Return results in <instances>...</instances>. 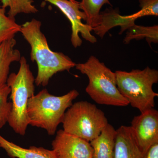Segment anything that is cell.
Segmentation results:
<instances>
[{"mask_svg": "<svg viewBox=\"0 0 158 158\" xmlns=\"http://www.w3.org/2000/svg\"><path fill=\"white\" fill-rule=\"evenodd\" d=\"M11 90L7 84L0 86V129L8 122L11 109V102H8Z\"/></svg>", "mask_w": 158, "mask_h": 158, "instance_id": "obj_19", "label": "cell"}, {"mask_svg": "<svg viewBox=\"0 0 158 158\" xmlns=\"http://www.w3.org/2000/svg\"><path fill=\"white\" fill-rule=\"evenodd\" d=\"M75 67L88 77L86 92L97 103L121 107L129 105L117 88L115 73L96 57L91 56L85 63L76 64Z\"/></svg>", "mask_w": 158, "mask_h": 158, "instance_id": "obj_3", "label": "cell"}, {"mask_svg": "<svg viewBox=\"0 0 158 158\" xmlns=\"http://www.w3.org/2000/svg\"><path fill=\"white\" fill-rule=\"evenodd\" d=\"M16 44L13 38L0 44V86L6 84L11 63L19 62L21 57L19 51L15 48Z\"/></svg>", "mask_w": 158, "mask_h": 158, "instance_id": "obj_14", "label": "cell"}, {"mask_svg": "<svg viewBox=\"0 0 158 158\" xmlns=\"http://www.w3.org/2000/svg\"><path fill=\"white\" fill-rule=\"evenodd\" d=\"M116 132L114 158H144L131 127L121 126Z\"/></svg>", "mask_w": 158, "mask_h": 158, "instance_id": "obj_10", "label": "cell"}, {"mask_svg": "<svg viewBox=\"0 0 158 158\" xmlns=\"http://www.w3.org/2000/svg\"><path fill=\"white\" fill-rule=\"evenodd\" d=\"M44 1L58 7L70 22L72 28L71 41L74 47L76 48L81 45L82 40L79 36V34L88 42L92 44L97 42L96 37L91 34L92 28L82 23V20L85 21L86 17L85 13L80 9L79 2L69 0Z\"/></svg>", "mask_w": 158, "mask_h": 158, "instance_id": "obj_7", "label": "cell"}, {"mask_svg": "<svg viewBox=\"0 0 158 158\" xmlns=\"http://www.w3.org/2000/svg\"><path fill=\"white\" fill-rule=\"evenodd\" d=\"M19 62L17 73L10 74L6 82L11 100L8 123L16 134L23 136L29 125L27 107L29 99L34 95L35 78L26 58L22 56Z\"/></svg>", "mask_w": 158, "mask_h": 158, "instance_id": "obj_4", "label": "cell"}, {"mask_svg": "<svg viewBox=\"0 0 158 158\" xmlns=\"http://www.w3.org/2000/svg\"><path fill=\"white\" fill-rule=\"evenodd\" d=\"M111 5L109 0H81L79 7L86 15V24L92 29L100 23L101 9L105 4Z\"/></svg>", "mask_w": 158, "mask_h": 158, "instance_id": "obj_16", "label": "cell"}, {"mask_svg": "<svg viewBox=\"0 0 158 158\" xmlns=\"http://www.w3.org/2000/svg\"><path fill=\"white\" fill-rule=\"evenodd\" d=\"M118 91L133 107L141 113L154 107L155 98L158 94L152 89L158 82V71L148 66L143 70L115 72Z\"/></svg>", "mask_w": 158, "mask_h": 158, "instance_id": "obj_5", "label": "cell"}, {"mask_svg": "<svg viewBox=\"0 0 158 158\" xmlns=\"http://www.w3.org/2000/svg\"><path fill=\"white\" fill-rule=\"evenodd\" d=\"M6 12V9L0 8V44L14 38L20 31L21 26L16 23L15 19L9 17Z\"/></svg>", "mask_w": 158, "mask_h": 158, "instance_id": "obj_18", "label": "cell"}, {"mask_svg": "<svg viewBox=\"0 0 158 158\" xmlns=\"http://www.w3.org/2000/svg\"><path fill=\"white\" fill-rule=\"evenodd\" d=\"M69 1H71V2H74L75 0H69Z\"/></svg>", "mask_w": 158, "mask_h": 158, "instance_id": "obj_22", "label": "cell"}, {"mask_svg": "<svg viewBox=\"0 0 158 158\" xmlns=\"http://www.w3.org/2000/svg\"><path fill=\"white\" fill-rule=\"evenodd\" d=\"M141 9L135 13L138 18L153 15L158 16V0H139Z\"/></svg>", "mask_w": 158, "mask_h": 158, "instance_id": "obj_20", "label": "cell"}, {"mask_svg": "<svg viewBox=\"0 0 158 158\" xmlns=\"http://www.w3.org/2000/svg\"><path fill=\"white\" fill-rule=\"evenodd\" d=\"M116 132L108 123L100 135L90 143L93 148L92 158H114Z\"/></svg>", "mask_w": 158, "mask_h": 158, "instance_id": "obj_12", "label": "cell"}, {"mask_svg": "<svg viewBox=\"0 0 158 158\" xmlns=\"http://www.w3.org/2000/svg\"><path fill=\"white\" fill-rule=\"evenodd\" d=\"M123 43L128 44L133 40H140L145 38L151 46V43H158V26L144 27L134 24L127 30Z\"/></svg>", "mask_w": 158, "mask_h": 158, "instance_id": "obj_15", "label": "cell"}, {"mask_svg": "<svg viewBox=\"0 0 158 158\" xmlns=\"http://www.w3.org/2000/svg\"><path fill=\"white\" fill-rule=\"evenodd\" d=\"M79 95L76 90L61 96L50 94L46 89L41 90L28 102L29 125L44 129L50 135H55L58 126L63 121L66 110Z\"/></svg>", "mask_w": 158, "mask_h": 158, "instance_id": "obj_2", "label": "cell"}, {"mask_svg": "<svg viewBox=\"0 0 158 158\" xmlns=\"http://www.w3.org/2000/svg\"><path fill=\"white\" fill-rule=\"evenodd\" d=\"M52 150L59 158H92L90 142L60 130L52 142Z\"/></svg>", "mask_w": 158, "mask_h": 158, "instance_id": "obj_9", "label": "cell"}, {"mask_svg": "<svg viewBox=\"0 0 158 158\" xmlns=\"http://www.w3.org/2000/svg\"><path fill=\"white\" fill-rule=\"evenodd\" d=\"M2 8L6 9L9 8L8 15L15 19L18 14H35L38 9L33 5V0H1Z\"/></svg>", "mask_w": 158, "mask_h": 158, "instance_id": "obj_17", "label": "cell"}, {"mask_svg": "<svg viewBox=\"0 0 158 158\" xmlns=\"http://www.w3.org/2000/svg\"><path fill=\"white\" fill-rule=\"evenodd\" d=\"M0 147L11 158H59L53 150L31 146L23 148L6 140L0 135Z\"/></svg>", "mask_w": 158, "mask_h": 158, "instance_id": "obj_13", "label": "cell"}, {"mask_svg": "<svg viewBox=\"0 0 158 158\" xmlns=\"http://www.w3.org/2000/svg\"><path fill=\"white\" fill-rule=\"evenodd\" d=\"M133 118L131 127L141 151L146 154L150 148L158 143V112L151 108Z\"/></svg>", "mask_w": 158, "mask_h": 158, "instance_id": "obj_8", "label": "cell"}, {"mask_svg": "<svg viewBox=\"0 0 158 158\" xmlns=\"http://www.w3.org/2000/svg\"><path fill=\"white\" fill-rule=\"evenodd\" d=\"M41 27V22L33 19L21 26L20 32L31 46V61L37 64L38 72L35 83L37 86L45 87L54 75L69 71L76 64L68 56L50 48Z\"/></svg>", "mask_w": 158, "mask_h": 158, "instance_id": "obj_1", "label": "cell"}, {"mask_svg": "<svg viewBox=\"0 0 158 158\" xmlns=\"http://www.w3.org/2000/svg\"><path fill=\"white\" fill-rule=\"evenodd\" d=\"M65 132L90 142L108 124L105 113L88 101L77 102L66 110L62 122Z\"/></svg>", "mask_w": 158, "mask_h": 158, "instance_id": "obj_6", "label": "cell"}, {"mask_svg": "<svg viewBox=\"0 0 158 158\" xmlns=\"http://www.w3.org/2000/svg\"><path fill=\"white\" fill-rule=\"evenodd\" d=\"M100 15V24L92 29V31L102 38L109 30L116 26H119L121 28L119 34H122L135 24V21L137 19L134 14L122 16L119 14L118 10L112 9L101 12Z\"/></svg>", "mask_w": 158, "mask_h": 158, "instance_id": "obj_11", "label": "cell"}, {"mask_svg": "<svg viewBox=\"0 0 158 158\" xmlns=\"http://www.w3.org/2000/svg\"><path fill=\"white\" fill-rule=\"evenodd\" d=\"M144 158H158V143L150 148Z\"/></svg>", "mask_w": 158, "mask_h": 158, "instance_id": "obj_21", "label": "cell"}]
</instances>
